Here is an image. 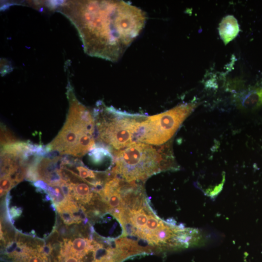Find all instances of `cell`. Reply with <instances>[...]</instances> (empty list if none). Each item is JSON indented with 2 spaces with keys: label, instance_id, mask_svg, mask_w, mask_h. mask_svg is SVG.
Masks as SVG:
<instances>
[{
  "label": "cell",
  "instance_id": "1",
  "mask_svg": "<svg viewBox=\"0 0 262 262\" xmlns=\"http://www.w3.org/2000/svg\"><path fill=\"white\" fill-rule=\"evenodd\" d=\"M57 6L77 30L84 52L113 62L123 56L147 20L144 11L123 0H65Z\"/></svg>",
  "mask_w": 262,
  "mask_h": 262
},
{
  "label": "cell",
  "instance_id": "2",
  "mask_svg": "<svg viewBox=\"0 0 262 262\" xmlns=\"http://www.w3.org/2000/svg\"><path fill=\"white\" fill-rule=\"evenodd\" d=\"M111 174L130 182L144 181L161 171L178 169L169 143L158 149L142 142L115 151Z\"/></svg>",
  "mask_w": 262,
  "mask_h": 262
},
{
  "label": "cell",
  "instance_id": "3",
  "mask_svg": "<svg viewBox=\"0 0 262 262\" xmlns=\"http://www.w3.org/2000/svg\"><path fill=\"white\" fill-rule=\"evenodd\" d=\"M69 109L66 121L56 138L47 146L50 151L81 157L94 148L95 122L89 109L76 98L69 83Z\"/></svg>",
  "mask_w": 262,
  "mask_h": 262
},
{
  "label": "cell",
  "instance_id": "4",
  "mask_svg": "<svg viewBox=\"0 0 262 262\" xmlns=\"http://www.w3.org/2000/svg\"><path fill=\"white\" fill-rule=\"evenodd\" d=\"M93 117L98 139L118 151L135 143V137L145 115L133 114L98 103Z\"/></svg>",
  "mask_w": 262,
  "mask_h": 262
},
{
  "label": "cell",
  "instance_id": "5",
  "mask_svg": "<svg viewBox=\"0 0 262 262\" xmlns=\"http://www.w3.org/2000/svg\"><path fill=\"white\" fill-rule=\"evenodd\" d=\"M196 106L195 103L181 104L161 114L147 116L139 126L135 142L155 146L164 144Z\"/></svg>",
  "mask_w": 262,
  "mask_h": 262
},
{
  "label": "cell",
  "instance_id": "6",
  "mask_svg": "<svg viewBox=\"0 0 262 262\" xmlns=\"http://www.w3.org/2000/svg\"><path fill=\"white\" fill-rule=\"evenodd\" d=\"M18 248L9 254L13 262H49L43 247L35 248L27 245L19 244Z\"/></svg>",
  "mask_w": 262,
  "mask_h": 262
},
{
  "label": "cell",
  "instance_id": "7",
  "mask_svg": "<svg viewBox=\"0 0 262 262\" xmlns=\"http://www.w3.org/2000/svg\"><path fill=\"white\" fill-rule=\"evenodd\" d=\"M240 109L252 111L262 106V87L252 88L238 94L235 98Z\"/></svg>",
  "mask_w": 262,
  "mask_h": 262
},
{
  "label": "cell",
  "instance_id": "8",
  "mask_svg": "<svg viewBox=\"0 0 262 262\" xmlns=\"http://www.w3.org/2000/svg\"><path fill=\"white\" fill-rule=\"evenodd\" d=\"M239 31L238 22L233 16H227L224 17L219 24V34L225 45L233 40Z\"/></svg>",
  "mask_w": 262,
  "mask_h": 262
},
{
  "label": "cell",
  "instance_id": "9",
  "mask_svg": "<svg viewBox=\"0 0 262 262\" xmlns=\"http://www.w3.org/2000/svg\"><path fill=\"white\" fill-rule=\"evenodd\" d=\"M14 185L15 183L9 177H0V196L6 194Z\"/></svg>",
  "mask_w": 262,
  "mask_h": 262
}]
</instances>
